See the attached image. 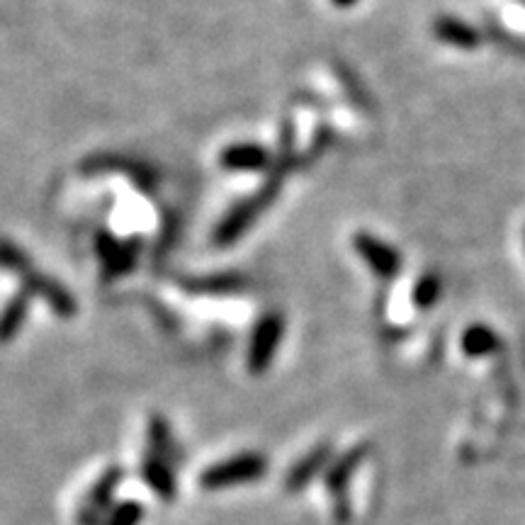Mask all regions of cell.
Returning a JSON list of instances; mask_svg holds the SVG:
<instances>
[{"mask_svg": "<svg viewBox=\"0 0 525 525\" xmlns=\"http://www.w3.org/2000/svg\"><path fill=\"white\" fill-rule=\"evenodd\" d=\"M0 265L22 275V278H25L27 290L37 292V295H42L44 299H47L49 307H52L59 316L69 319V316L76 314V302H73V297L69 295V292H66L61 285H56L54 280L35 273L30 261L22 256L20 248H15L10 241H0Z\"/></svg>", "mask_w": 525, "mask_h": 525, "instance_id": "1", "label": "cell"}, {"mask_svg": "<svg viewBox=\"0 0 525 525\" xmlns=\"http://www.w3.org/2000/svg\"><path fill=\"white\" fill-rule=\"evenodd\" d=\"M265 472H268V460L261 453H241L207 467L200 474V484L205 491H222L246 482H256Z\"/></svg>", "mask_w": 525, "mask_h": 525, "instance_id": "2", "label": "cell"}, {"mask_svg": "<svg viewBox=\"0 0 525 525\" xmlns=\"http://www.w3.org/2000/svg\"><path fill=\"white\" fill-rule=\"evenodd\" d=\"M282 333H285V319L278 312L263 314L256 321L246 353V365L251 375H263L270 368V363L278 355Z\"/></svg>", "mask_w": 525, "mask_h": 525, "instance_id": "3", "label": "cell"}, {"mask_svg": "<svg viewBox=\"0 0 525 525\" xmlns=\"http://www.w3.org/2000/svg\"><path fill=\"white\" fill-rule=\"evenodd\" d=\"M275 190H278V185L268 183L265 188L261 190L258 195H253L251 200H244L239 202V205L231 210L227 217L219 222L217 231H214V244L217 246H229L234 244V241H239L241 236L246 234V229L251 227L253 222H256V217L261 214V210L265 205H268L270 200L275 197Z\"/></svg>", "mask_w": 525, "mask_h": 525, "instance_id": "4", "label": "cell"}, {"mask_svg": "<svg viewBox=\"0 0 525 525\" xmlns=\"http://www.w3.org/2000/svg\"><path fill=\"white\" fill-rule=\"evenodd\" d=\"M355 251L358 256L363 258L365 265L382 280H392L397 278L399 268H402V256L394 246H389L387 241L377 239L375 234H368V231H358L353 239Z\"/></svg>", "mask_w": 525, "mask_h": 525, "instance_id": "5", "label": "cell"}, {"mask_svg": "<svg viewBox=\"0 0 525 525\" xmlns=\"http://www.w3.org/2000/svg\"><path fill=\"white\" fill-rule=\"evenodd\" d=\"M219 163H222V168L234 173H256L268 168L270 156L268 151L258 144H234L222 151Z\"/></svg>", "mask_w": 525, "mask_h": 525, "instance_id": "6", "label": "cell"}, {"mask_svg": "<svg viewBox=\"0 0 525 525\" xmlns=\"http://www.w3.org/2000/svg\"><path fill=\"white\" fill-rule=\"evenodd\" d=\"M141 474H144L146 484H149L154 494L161 496V499H173L175 491V472L171 467V462L158 457L156 453H149L144 457V467H141Z\"/></svg>", "mask_w": 525, "mask_h": 525, "instance_id": "7", "label": "cell"}, {"mask_svg": "<svg viewBox=\"0 0 525 525\" xmlns=\"http://www.w3.org/2000/svg\"><path fill=\"white\" fill-rule=\"evenodd\" d=\"M329 460H331V448H329V445H319V448H314L312 453L304 455L302 460H299L297 465L292 467L290 472H287L285 487L290 489V491L304 489V484H307L309 479L316 477V474L324 470V467L329 465Z\"/></svg>", "mask_w": 525, "mask_h": 525, "instance_id": "8", "label": "cell"}, {"mask_svg": "<svg viewBox=\"0 0 525 525\" xmlns=\"http://www.w3.org/2000/svg\"><path fill=\"white\" fill-rule=\"evenodd\" d=\"M98 253L103 258L107 273L122 275L132 268L137 261V246L134 244H120V241L110 239V236H100L98 239Z\"/></svg>", "mask_w": 525, "mask_h": 525, "instance_id": "9", "label": "cell"}, {"mask_svg": "<svg viewBox=\"0 0 525 525\" xmlns=\"http://www.w3.org/2000/svg\"><path fill=\"white\" fill-rule=\"evenodd\" d=\"M365 455H368V445H358V448H350L348 453L338 455L336 460H331L329 474H326V484H329V491H338V489L346 487L348 479L353 477L360 462L365 460Z\"/></svg>", "mask_w": 525, "mask_h": 525, "instance_id": "10", "label": "cell"}, {"mask_svg": "<svg viewBox=\"0 0 525 525\" xmlns=\"http://www.w3.org/2000/svg\"><path fill=\"white\" fill-rule=\"evenodd\" d=\"M25 316H27V295L13 297L8 304H5V309L0 312V343L10 341V338L20 331Z\"/></svg>", "mask_w": 525, "mask_h": 525, "instance_id": "11", "label": "cell"}, {"mask_svg": "<svg viewBox=\"0 0 525 525\" xmlns=\"http://www.w3.org/2000/svg\"><path fill=\"white\" fill-rule=\"evenodd\" d=\"M149 443H151V453L163 457V460L173 462L175 455H178V450H175V443H173V436H171V428H168V423L163 421L161 416H151Z\"/></svg>", "mask_w": 525, "mask_h": 525, "instance_id": "12", "label": "cell"}, {"mask_svg": "<svg viewBox=\"0 0 525 525\" xmlns=\"http://www.w3.org/2000/svg\"><path fill=\"white\" fill-rule=\"evenodd\" d=\"M436 35L443 39V42L460 44V47H472L474 44V32L470 27L460 25V22L453 18H440L436 22Z\"/></svg>", "mask_w": 525, "mask_h": 525, "instance_id": "13", "label": "cell"}, {"mask_svg": "<svg viewBox=\"0 0 525 525\" xmlns=\"http://www.w3.org/2000/svg\"><path fill=\"white\" fill-rule=\"evenodd\" d=\"M120 482H122V470L105 472V477L95 484L93 494H90V499H88L90 511L98 513V508H107V504H110V499H112V491H115V487Z\"/></svg>", "mask_w": 525, "mask_h": 525, "instance_id": "14", "label": "cell"}, {"mask_svg": "<svg viewBox=\"0 0 525 525\" xmlns=\"http://www.w3.org/2000/svg\"><path fill=\"white\" fill-rule=\"evenodd\" d=\"M438 295H440V280L436 278V275H423V278L416 282V287H414L416 307H421V309L431 307V304L438 299Z\"/></svg>", "mask_w": 525, "mask_h": 525, "instance_id": "15", "label": "cell"}, {"mask_svg": "<svg viewBox=\"0 0 525 525\" xmlns=\"http://www.w3.org/2000/svg\"><path fill=\"white\" fill-rule=\"evenodd\" d=\"M491 341H494V338H491L489 329H470L465 333V338H462V348L470 355H482L489 353Z\"/></svg>", "mask_w": 525, "mask_h": 525, "instance_id": "16", "label": "cell"}, {"mask_svg": "<svg viewBox=\"0 0 525 525\" xmlns=\"http://www.w3.org/2000/svg\"><path fill=\"white\" fill-rule=\"evenodd\" d=\"M195 287H205V292H231V290H239L241 280L236 278V275H222V278L195 282Z\"/></svg>", "mask_w": 525, "mask_h": 525, "instance_id": "17", "label": "cell"}, {"mask_svg": "<svg viewBox=\"0 0 525 525\" xmlns=\"http://www.w3.org/2000/svg\"><path fill=\"white\" fill-rule=\"evenodd\" d=\"M333 5H336V8H353L355 3H358V0H331Z\"/></svg>", "mask_w": 525, "mask_h": 525, "instance_id": "18", "label": "cell"}]
</instances>
